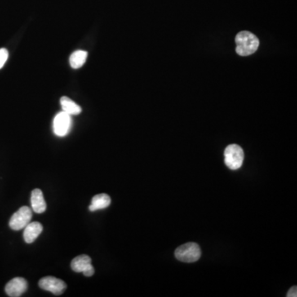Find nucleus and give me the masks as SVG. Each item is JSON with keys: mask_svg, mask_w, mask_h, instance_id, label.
Wrapping results in <instances>:
<instances>
[{"mask_svg": "<svg viewBox=\"0 0 297 297\" xmlns=\"http://www.w3.org/2000/svg\"><path fill=\"white\" fill-rule=\"evenodd\" d=\"M236 52L241 56L254 54L258 50L259 40L251 32L244 31L238 33L236 37Z\"/></svg>", "mask_w": 297, "mask_h": 297, "instance_id": "f257e3e1", "label": "nucleus"}, {"mask_svg": "<svg viewBox=\"0 0 297 297\" xmlns=\"http://www.w3.org/2000/svg\"><path fill=\"white\" fill-rule=\"evenodd\" d=\"M225 164L229 169L232 170L242 167L245 154L241 147L238 144H230L225 150Z\"/></svg>", "mask_w": 297, "mask_h": 297, "instance_id": "f03ea898", "label": "nucleus"}, {"mask_svg": "<svg viewBox=\"0 0 297 297\" xmlns=\"http://www.w3.org/2000/svg\"><path fill=\"white\" fill-rule=\"evenodd\" d=\"M177 259L184 263H194L201 257L200 246L196 243H188L181 245L175 250Z\"/></svg>", "mask_w": 297, "mask_h": 297, "instance_id": "7ed1b4c3", "label": "nucleus"}, {"mask_svg": "<svg viewBox=\"0 0 297 297\" xmlns=\"http://www.w3.org/2000/svg\"><path fill=\"white\" fill-rule=\"evenodd\" d=\"M32 210L28 206H22L17 212L12 215L10 221V228L14 231H20L25 228L32 219Z\"/></svg>", "mask_w": 297, "mask_h": 297, "instance_id": "20e7f679", "label": "nucleus"}, {"mask_svg": "<svg viewBox=\"0 0 297 297\" xmlns=\"http://www.w3.org/2000/svg\"><path fill=\"white\" fill-rule=\"evenodd\" d=\"M70 115L66 112H60L55 116L53 121L54 133L59 137H63L69 132L71 128Z\"/></svg>", "mask_w": 297, "mask_h": 297, "instance_id": "39448f33", "label": "nucleus"}, {"mask_svg": "<svg viewBox=\"0 0 297 297\" xmlns=\"http://www.w3.org/2000/svg\"><path fill=\"white\" fill-rule=\"evenodd\" d=\"M71 268L76 272H83L85 277H91L94 274L91 258L85 254L73 258L71 262Z\"/></svg>", "mask_w": 297, "mask_h": 297, "instance_id": "423d86ee", "label": "nucleus"}, {"mask_svg": "<svg viewBox=\"0 0 297 297\" xmlns=\"http://www.w3.org/2000/svg\"><path fill=\"white\" fill-rule=\"evenodd\" d=\"M39 286L55 295H61L66 290L67 285L64 281L54 277H45L39 281Z\"/></svg>", "mask_w": 297, "mask_h": 297, "instance_id": "0eeeda50", "label": "nucleus"}, {"mask_svg": "<svg viewBox=\"0 0 297 297\" xmlns=\"http://www.w3.org/2000/svg\"><path fill=\"white\" fill-rule=\"evenodd\" d=\"M28 281L23 277H15L8 282L5 291L11 297H19L28 290Z\"/></svg>", "mask_w": 297, "mask_h": 297, "instance_id": "6e6552de", "label": "nucleus"}, {"mask_svg": "<svg viewBox=\"0 0 297 297\" xmlns=\"http://www.w3.org/2000/svg\"><path fill=\"white\" fill-rule=\"evenodd\" d=\"M43 231V227L41 223L37 221L30 222L29 224L25 227L23 238L26 243L31 244L37 240V238L41 235Z\"/></svg>", "mask_w": 297, "mask_h": 297, "instance_id": "1a4fd4ad", "label": "nucleus"}, {"mask_svg": "<svg viewBox=\"0 0 297 297\" xmlns=\"http://www.w3.org/2000/svg\"><path fill=\"white\" fill-rule=\"evenodd\" d=\"M31 204L32 210L37 214L45 212L46 210V203L44 199L43 192L41 190L34 189L32 192L31 197Z\"/></svg>", "mask_w": 297, "mask_h": 297, "instance_id": "9d476101", "label": "nucleus"}, {"mask_svg": "<svg viewBox=\"0 0 297 297\" xmlns=\"http://www.w3.org/2000/svg\"><path fill=\"white\" fill-rule=\"evenodd\" d=\"M111 204V198L109 196L104 193L98 194L92 198L91 205L89 206L90 211H95L101 209H105L108 207Z\"/></svg>", "mask_w": 297, "mask_h": 297, "instance_id": "9b49d317", "label": "nucleus"}, {"mask_svg": "<svg viewBox=\"0 0 297 297\" xmlns=\"http://www.w3.org/2000/svg\"><path fill=\"white\" fill-rule=\"evenodd\" d=\"M60 105H61L63 112H66L68 114L79 115L82 112V108L77 103L71 100L68 97H63L60 99Z\"/></svg>", "mask_w": 297, "mask_h": 297, "instance_id": "f8f14e48", "label": "nucleus"}, {"mask_svg": "<svg viewBox=\"0 0 297 297\" xmlns=\"http://www.w3.org/2000/svg\"><path fill=\"white\" fill-rule=\"evenodd\" d=\"M88 57V53L85 50H76L70 55L69 64L73 69H79L84 65Z\"/></svg>", "mask_w": 297, "mask_h": 297, "instance_id": "ddd939ff", "label": "nucleus"}, {"mask_svg": "<svg viewBox=\"0 0 297 297\" xmlns=\"http://www.w3.org/2000/svg\"><path fill=\"white\" fill-rule=\"evenodd\" d=\"M9 58V51L6 49H0V69H2Z\"/></svg>", "mask_w": 297, "mask_h": 297, "instance_id": "4468645a", "label": "nucleus"}, {"mask_svg": "<svg viewBox=\"0 0 297 297\" xmlns=\"http://www.w3.org/2000/svg\"><path fill=\"white\" fill-rule=\"evenodd\" d=\"M287 297H296L297 296V288L296 286H294L290 288V290H288Z\"/></svg>", "mask_w": 297, "mask_h": 297, "instance_id": "2eb2a0df", "label": "nucleus"}]
</instances>
